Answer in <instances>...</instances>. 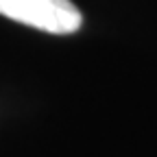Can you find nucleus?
<instances>
[{"label":"nucleus","mask_w":157,"mask_h":157,"mask_svg":"<svg viewBox=\"0 0 157 157\" xmlns=\"http://www.w3.org/2000/svg\"><path fill=\"white\" fill-rule=\"evenodd\" d=\"M0 15L52 35H70L83 24L70 0H0Z\"/></svg>","instance_id":"obj_1"}]
</instances>
